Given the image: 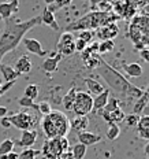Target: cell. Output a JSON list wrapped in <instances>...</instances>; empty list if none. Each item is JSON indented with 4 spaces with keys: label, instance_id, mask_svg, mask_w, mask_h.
<instances>
[{
    "label": "cell",
    "instance_id": "6da1fadb",
    "mask_svg": "<svg viewBox=\"0 0 149 159\" xmlns=\"http://www.w3.org/2000/svg\"><path fill=\"white\" fill-rule=\"evenodd\" d=\"M41 25V16H33L28 21H14L6 19L4 30L0 34V59L8 52L14 51L25 39V34L34 26Z\"/></svg>",
    "mask_w": 149,
    "mask_h": 159
},
{
    "label": "cell",
    "instance_id": "7a4b0ae2",
    "mask_svg": "<svg viewBox=\"0 0 149 159\" xmlns=\"http://www.w3.org/2000/svg\"><path fill=\"white\" fill-rule=\"evenodd\" d=\"M97 71L101 75V78L107 82L110 87V91L123 99H133V100H138L142 96V89L133 85L127 78H125L123 74H121L118 70H115L111 65H108L103 58H100L97 66Z\"/></svg>",
    "mask_w": 149,
    "mask_h": 159
},
{
    "label": "cell",
    "instance_id": "3957f363",
    "mask_svg": "<svg viewBox=\"0 0 149 159\" xmlns=\"http://www.w3.org/2000/svg\"><path fill=\"white\" fill-rule=\"evenodd\" d=\"M119 16L114 11L103 12V11H90L86 15L81 16L75 22H72L66 28V32H82V30H96L108 24H115Z\"/></svg>",
    "mask_w": 149,
    "mask_h": 159
},
{
    "label": "cell",
    "instance_id": "277c9868",
    "mask_svg": "<svg viewBox=\"0 0 149 159\" xmlns=\"http://www.w3.org/2000/svg\"><path fill=\"white\" fill-rule=\"evenodd\" d=\"M129 36L137 49H142L144 45H149V15H134L129 29Z\"/></svg>",
    "mask_w": 149,
    "mask_h": 159
},
{
    "label": "cell",
    "instance_id": "5b68a950",
    "mask_svg": "<svg viewBox=\"0 0 149 159\" xmlns=\"http://www.w3.org/2000/svg\"><path fill=\"white\" fill-rule=\"evenodd\" d=\"M92 108H93V96L85 91H77L71 111L77 117H86L92 112Z\"/></svg>",
    "mask_w": 149,
    "mask_h": 159
},
{
    "label": "cell",
    "instance_id": "8992f818",
    "mask_svg": "<svg viewBox=\"0 0 149 159\" xmlns=\"http://www.w3.org/2000/svg\"><path fill=\"white\" fill-rule=\"evenodd\" d=\"M67 150H68L67 139L55 137V139H51V140H47V143H44L42 152H44V157L47 159H58Z\"/></svg>",
    "mask_w": 149,
    "mask_h": 159
},
{
    "label": "cell",
    "instance_id": "52a82bcc",
    "mask_svg": "<svg viewBox=\"0 0 149 159\" xmlns=\"http://www.w3.org/2000/svg\"><path fill=\"white\" fill-rule=\"evenodd\" d=\"M11 126H15L19 130H32L37 124V118L32 115L29 111H19L16 114L8 115Z\"/></svg>",
    "mask_w": 149,
    "mask_h": 159
},
{
    "label": "cell",
    "instance_id": "ba28073f",
    "mask_svg": "<svg viewBox=\"0 0 149 159\" xmlns=\"http://www.w3.org/2000/svg\"><path fill=\"white\" fill-rule=\"evenodd\" d=\"M48 117L51 118L52 124H54L58 137H66L70 130V121H68L67 115H64L62 111L52 110L51 114H48Z\"/></svg>",
    "mask_w": 149,
    "mask_h": 159
},
{
    "label": "cell",
    "instance_id": "9c48e42d",
    "mask_svg": "<svg viewBox=\"0 0 149 159\" xmlns=\"http://www.w3.org/2000/svg\"><path fill=\"white\" fill-rule=\"evenodd\" d=\"M74 34L71 32H66L60 34L58 41V54L62 56H70L75 52V44H74Z\"/></svg>",
    "mask_w": 149,
    "mask_h": 159
},
{
    "label": "cell",
    "instance_id": "30bf717a",
    "mask_svg": "<svg viewBox=\"0 0 149 159\" xmlns=\"http://www.w3.org/2000/svg\"><path fill=\"white\" fill-rule=\"evenodd\" d=\"M119 34V28L116 24H108L104 25L101 28L96 29L94 36L97 37L100 41H105V40H114Z\"/></svg>",
    "mask_w": 149,
    "mask_h": 159
},
{
    "label": "cell",
    "instance_id": "8fae6325",
    "mask_svg": "<svg viewBox=\"0 0 149 159\" xmlns=\"http://www.w3.org/2000/svg\"><path fill=\"white\" fill-rule=\"evenodd\" d=\"M19 10V2L18 0H6L4 3L0 4V18L10 19L12 16V14L18 12Z\"/></svg>",
    "mask_w": 149,
    "mask_h": 159
},
{
    "label": "cell",
    "instance_id": "7c38bea8",
    "mask_svg": "<svg viewBox=\"0 0 149 159\" xmlns=\"http://www.w3.org/2000/svg\"><path fill=\"white\" fill-rule=\"evenodd\" d=\"M22 41H24L25 48L28 49V51L30 52V54L37 55V56H40V58H45V55H47V51H45V49L42 48L41 43H40L38 40L25 37L24 40H22Z\"/></svg>",
    "mask_w": 149,
    "mask_h": 159
},
{
    "label": "cell",
    "instance_id": "4fadbf2b",
    "mask_svg": "<svg viewBox=\"0 0 149 159\" xmlns=\"http://www.w3.org/2000/svg\"><path fill=\"white\" fill-rule=\"evenodd\" d=\"M37 132H36V129H32V130H22V134H21V139L19 140H16L15 143L16 145H19V147L22 148H30L33 144L36 143V140H37Z\"/></svg>",
    "mask_w": 149,
    "mask_h": 159
},
{
    "label": "cell",
    "instance_id": "5bb4252c",
    "mask_svg": "<svg viewBox=\"0 0 149 159\" xmlns=\"http://www.w3.org/2000/svg\"><path fill=\"white\" fill-rule=\"evenodd\" d=\"M100 140H101V136L97 134V133H94V132L85 130V132H81V133H78V143L84 144L85 147L97 144Z\"/></svg>",
    "mask_w": 149,
    "mask_h": 159
},
{
    "label": "cell",
    "instance_id": "9a60e30c",
    "mask_svg": "<svg viewBox=\"0 0 149 159\" xmlns=\"http://www.w3.org/2000/svg\"><path fill=\"white\" fill-rule=\"evenodd\" d=\"M110 95H111L110 89H104L100 95L94 96V98H93V108H92V112H100L103 108L105 107V104H107L108 99H110Z\"/></svg>",
    "mask_w": 149,
    "mask_h": 159
},
{
    "label": "cell",
    "instance_id": "2e32d148",
    "mask_svg": "<svg viewBox=\"0 0 149 159\" xmlns=\"http://www.w3.org/2000/svg\"><path fill=\"white\" fill-rule=\"evenodd\" d=\"M14 69H15V71L18 73L19 75L21 74H28V73L32 71V61L29 59V56L22 55L21 58L15 62Z\"/></svg>",
    "mask_w": 149,
    "mask_h": 159
},
{
    "label": "cell",
    "instance_id": "e0dca14e",
    "mask_svg": "<svg viewBox=\"0 0 149 159\" xmlns=\"http://www.w3.org/2000/svg\"><path fill=\"white\" fill-rule=\"evenodd\" d=\"M103 118L105 119L107 124H119V122H123V118H125V112L121 107L116 108V110L111 111V112H101Z\"/></svg>",
    "mask_w": 149,
    "mask_h": 159
},
{
    "label": "cell",
    "instance_id": "ac0fdd59",
    "mask_svg": "<svg viewBox=\"0 0 149 159\" xmlns=\"http://www.w3.org/2000/svg\"><path fill=\"white\" fill-rule=\"evenodd\" d=\"M137 132L138 136L144 140L149 141V115H142L140 117V121L137 124Z\"/></svg>",
    "mask_w": 149,
    "mask_h": 159
},
{
    "label": "cell",
    "instance_id": "d6986e66",
    "mask_svg": "<svg viewBox=\"0 0 149 159\" xmlns=\"http://www.w3.org/2000/svg\"><path fill=\"white\" fill-rule=\"evenodd\" d=\"M41 128H42V132H44L45 137H47L48 140L58 137L56 130H55V126H54V124H52L51 118H49L48 115H44V118L41 119Z\"/></svg>",
    "mask_w": 149,
    "mask_h": 159
},
{
    "label": "cell",
    "instance_id": "ffe728a7",
    "mask_svg": "<svg viewBox=\"0 0 149 159\" xmlns=\"http://www.w3.org/2000/svg\"><path fill=\"white\" fill-rule=\"evenodd\" d=\"M62 61V55L60 54H52V56H49L44 61V63H42V69H44L47 73H54L56 71V69H58V65L59 62Z\"/></svg>",
    "mask_w": 149,
    "mask_h": 159
},
{
    "label": "cell",
    "instance_id": "44dd1931",
    "mask_svg": "<svg viewBox=\"0 0 149 159\" xmlns=\"http://www.w3.org/2000/svg\"><path fill=\"white\" fill-rule=\"evenodd\" d=\"M0 74L3 75L6 82H11V81H16V78L19 77V74L15 71V69L10 65H4L0 63Z\"/></svg>",
    "mask_w": 149,
    "mask_h": 159
},
{
    "label": "cell",
    "instance_id": "7402d4cb",
    "mask_svg": "<svg viewBox=\"0 0 149 159\" xmlns=\"http://www.w3.org/2000/svg\"><path fill=\"white\" fill-rule=\"evenodd\" d=\"M40 16H41V25H47L49 28L54 29V30H59L58 21H56V18H55V15L52 11H49L48 8H45Z\"/></svg>",
    "mask_w": 149,
    "mask_h": 159
},
{
    "label": "cell",
    "instance_id": "603a6c76",
    "mask_svg": "<svg viewBox=\"0 0 149 159\" xmlns=\"http://www.w3.org/2000/svg\"><path fill=\"white\" fill-rule=\"evenodd\" d=\"M148 103H149V84H148L147 89L142 92V96H141V98L138 99V100H135L134 107H133V112H134V114H138V115H140V112L144 110L145 107H147Z\"/></svg>",
    "mask_w": 149,
    "mask_h": 159
},
{
    "label": "cell",
    "instance_id": "cb8c5ba5",
    "mask_svg": "<svg viewBox=\"0 0 149 159\" xmlns=\"http://www.w3.org/2000/svg\"><path fill=\"white\" fill-rule=\"evenodd\" d=\"M88 124H89V121H88L86 117H77V115H75V117L70 121V128L72 130L77 132V133H81V132L86 130Z\"/></svg>",
    "mask_w": 149,
    "mask_h": 159
},
{
    "label": "cell",
    "instance_id": "d4e9b609",
    "mask_svg": "<svg viewBox=\"0 0 149 159\" xmlns=\"http://www.w3.org/2000/svg\"><path fill=\"white\" fill-rule=\"evenodd\" d=\"M123 70H125L126 74L131 78L141 77L142 73H144V69H142L141 65H138V63H126L123 66Z\"/></svg>",
    "mask_w": 149,
    "mask_h": 159
},
{
    "label": "cell",
    "instance_id": "484cf974",
    "mask_svg": "<svg viewBox=\"0 0 149 159\" xmlns=\"http://www.w3.org/2000/svg\"><path fill=\"white\" fill-rule=\"evenodd\" d=\"M85 84H86V87L89 89L88 93L90 96L92 95L97 96V95H100L101 92L104 91V87H103L99 81H96V80H93V78H85Z\"/></svg>",
    "mask_w": 149,
    "mask_h": 159
},
{
    "label": "cell",
    "instance_id": "4316f807",
    "mask_svg": "<svg viewBox=\"0 0 149 159\" xmlns=\"http://www.w3.org/2000/svg\"><path fill=\"white\" fill-rule=\"evenodd\" d=\"M75 93H77V89H75V88H70L67 93L63 96L62 103H63V107H64L67 111H71L72 110V104H74Z\"/></svg>",
    "mask_w": 149,
    "mask_h": 159
},
{
    "label": "cell",
    "instance_id": "83f0119b",
    "mask_svg": "<svg viewBox=\"0 0 149 159\" xmlns=\"http://www.w3.org/2000/svg\"><path fill=\"white\" fill-rule=\"evenodd\" d=\"M14 145L15 143L11 140V139H6L0 143V155H7L10 152L14 151Z\"/></svg>",
    "mask_w": 149,
    "mask_h": 159
},
{
    "label": "cell",
    "instance_id": "f1b7e54d",
    "mask_svg": "<svg viewBox=\"0 0 149 159\" xmlns=\"http://www.w3.org/2000/svg\"><path fill=\"white\" fill-rule=\"evenodd\" d=\"M72 159H84V157L86 155V147L81 143H77L72 147Z\"/></svg>",
    "mask_w": 149,
    "mask_h": 159
},
{
    "label": "cell",
    "instance_id": "f546056e",
    "mask_svg": "<svg viewBox=\"0 0 149 159\" xmlns=\"http://www.w3.org/2000/svg\"><path fill=\"white\" fill-rule=\"evenodd\" d=\"M24 96L30 100H36L38 96V87L34 84H29L28 87L25 88V92H24Z\"/></svg>",
    "mask_w": 149,
    "mask_h": 159
},
{
    "label": "cell",
    "instance_id": "4dcf8cb0",
    "mask_svg": "<svg viewBox=\"0 0 149 159\" xmlns=\"http://www.w3.org/2000/svg\"><path fill=\"white\" fill-rule=\"evenodd\" d=\"M114 49V40H105V41H100L99 43L97 51L99 54H107V52H111Z\"/></svg>",
    "mask_w": 149,
    "mask_h": 159
},
{
    "label": "cell",
    "instance_id": "1f68e13d",
    "mask_svg": "<svg viewBox=\"0 0 149 159\" xmlns=\"http://www.w3.org/2000/svg\"><path fill=\"white\" fill-rule=\"evenodd\" d=\"M121 134V129L116 124H108V130H107V139L108 140H116Z\"/></svg>",
    "mask_w": 149,
    "mask_h": 159
},
{
    "label": "cell",
    "instance_id": "d6a6232c",
    "mask_svg": "<svg viewBox=\"0 0 149 159\" xmlns=\"http://www.w3.org/2000/svg\"><path fill=\"white\" fill-rule=\"evenodd\" d=\"M138 121H140V115L134 114V112H130V114L125 115V118H123V122L129 128H135L138 124Z\"/></svg>",
    "mask_w": 149,
    "mask_h": 159
},
{
    "label": "cell",
    "instance_id": "836d02e7",
    "mask_svg": "<svg viewBox=\"0 0 149 159\" xmlns=\"http://www.w3.org/2000/svg\"><path fill=\"white\" fill-rule=\"evenodd\" d=\"M121 107V104H119V100L116 98H110L107 102V104H105V107L101 110V112H111L114 110H116V108Z\"/></svg>",
    "mask_w": 149,
    "mask_h": 159
},
{
    "label": "cell",
    "instance_id": "e575fe53",
    "mask_svg": "<svg viewBox=\"0 0 149 159\" xmlns=\"http://www.w3.org/2000/svg\"><path fill=\"white\" fill-rule=\"evenodd\" d=\"M18 103H19V106H22L24 108H34V110L38 111V104L36 103L34 100H30V99L25 98V96H22V98L19 99Z\"/></svg>",
    "mask_w": 149,
    "mask_h": 159
},
{
    "label": "cell",
    "instance_id": "d590c367",
    "mask_svg": "<svg viewBox=\"0 0 149 159\" xmlns=\"http://www.w3.org/2000/svg\"><path fill=\"white\" fill-rule=\"evenodd\" d=\"M40 151L33 150V148H25L24 151L19 154V159H36Z\"/></svg>",
    "mask_w": 149,
    "mask_h": 159
},
{
    "label": "cell",
    "instance_id": "8d00e7d4",
    "mask_svg": "<svg viewBox=\"0 0 149 159\" xmlns=\"http://www.w3.org/2000/svg\"><path fill=\"white\" fill-rule=\"evenodd\" d=\"M94 37H96V36H94V30H82V32L78 33V39L84 40V41L88 43V44H89V43H90Z\"/></svg>",
    "mask_w": 149,
    "mask_h": 159
},
{
    "label": "cell",
    "instance_id": "74e56055",
    "mask_svg": "<svg viewBox=\"0 0 149 159\" xmlns=\"http://www.w3.org/2000/svg\"><path fill=\"white\" fill-rule=\"evenodd\" d=\"M72 0H55V3L51 6V7H48L49 11H54V10H59V8H63L66 7V6H68Z\"/></svg>",
    "mask_w": 149,
    "mask_h": 159
},
{
    "label": "cell",
    "instance_id": "f35d334b",
    "mask_svg": "<svg viewBox=\"0 0 149 159\" xmlns=\"http://www.w3.org/2000/svg\"><path fill=\"white\" fill-rule=\"evenodd\" d=\"M51 111H52V107L48 102L44 100V102H41V103H38V112L40 114L48 115V114H51Z\"/></svg>",
    "mask_w": 149,
    "mask_h": 159
},
{
    "label": "cell",
    "instance_id": "ab89813d",
    "mask_svg": "<svg viewBox=\"0 0 149 159\" xmlns=\"http://www.w3.org/2000/svg\"><path fill=\"white\" fill-rule=\"evenodd\" d=\"M74 44H75V51H78V52H84L85 49H86L88 47V43H85L84 40H81V39H77V40H74Z\"/></svg>",
    "mask_w": 149,
    "mask_h": 159
},
{
    "label": "cell",
    "instance_id": "60d3db41",
    "mask_svg": "<svg viewBox=\"0 0 149 159\" xmlns=\"http://www.w3.org/2000/svg\"><path fill=\"white\" fill-rule=\"evenodd\" d=\"M15 84V81H11V82H4V84H2V87H0V92H2V95H4L6 92L8 91L10 88H12V85Z\"/></svg>",
    "mask_w": 149,
    "mask_h": 159
},
{
    "label": "cell",
    "instance_id": "b9f144b4",
    "mask_svg": "<svg viewBox=\"0 0 149 159\" xmlns=\"http://www.w3.org/2000/svg\"><path fill=\"white\" fill-rule=\"evenodd\" d=\"M140 56H141V59H144L145 62H148L149 63V49L148 48L140 49Z\"/></svg>",
    "mask_w": 149,
    "mask_h": 159
},
{
    "label": "cell",
    "instance_id": "7bdbcfd3",
    "mask_svg": "<svg viewBox=\"0 0 149 159\" xmlns=\"http://www.w3.org/2000/svg\"><path fill=\"white\" fill-rule=\"evenodd\" d=\"M0 119H2V122H0V125H2L3 128H6V129L11 128V122H10L8 117H3V118H0Z\"/></svg>",
    "mask_w": 149,
    "mask_h": 159
},
{
    "label": "cell",
    "instance_id": "ee69618b",
    "mask_svg": "<svg viewBox=\"0 0 149 159\" xmlns=\"http://www.w3.org/2000/svg\"><path fill=\"white\" fill-rule=\"evenodd\" d=\"M7 114H8V110L4 107V106H0V118H3V117H7Z\"/></svg>",
    "mask_w": 149,
    "mask_h": 159
},
{
    "label": "cell",
    "instance_id": "f6af8a7d",
    "mask_svg": "<svg viewBox=\"0 0 149 159\" xmlns=\"http://www.w3.org/2000/svg\"><path fill=\"white\" fill-rule=\"evenodd\" d=\"M7 159H19V154H15L14 151L7 154Z\"/></svg>",
    "mask_w": 149,
    "mask_h": 159
},
{
    "label": "cell",
    "instance_id": "bcb514c9",
    "mask_svg": "<svg viewBox=\"0 0 149 159\" xmlns=\"http://www.w3.org/2000/svg\"><path fill=\"white\" fill-rule=\"evenodd\" d=\"M105 2H108V3H110V4L112 6V7H114L115 4H118V3H121V2H123V0H105Z\"/></svg>",
    "mask_w": 149,
    "mask_h": 159
},
{
    "label": "cell",
    "instance_id": "7dc6e473",
    "mask_svg": "<svg viewBox=\"0 0 149 159\" xmlns=\"http://www.w3.org/2000/svg\"><path fill=\"white\" fill-rule=\"evenodd\" d=\"M144 152H145V155H147V157H149V141H148V144L145 145V148H144Z\"/></svg>",
    "mask_w": 149,
    "mask_h": 159
},
{
    "label": "cell",
    "instance_id": "c3c4849f",
    "mask_svg": "<svg viewBox=\"0 0 149 159\" xmlns=\"http://www.w3.org/2000/svg\"><path fill=\"white\" fill-rule=\"evenodd\" d=\"M101 2H103V0H90V3H92V4H93V6H97V4H100Z\"/></svg>",
    "mask_w": 149,
    "mask_h": 159
},
{
    "label": "cell",
    "instance_id": "681fc988",
    "mask_svg": "<svg viewBox=\"0 0 149 159\" xmlns=\"http://www.w3.org/2000/svg\"><path fill=\"white\" fill-rule=\"evenodd\" d=\"M144 14H147V15H149V4H147V6H145V7H144Z\"/></svg>",
    "mask_w": 149,
    "mask_h": 159
},
{
    "label": "cell",
    "instance_id": "f907efd6",
    "mask_svg": "<svg viewBox=\"0 0 149 159\" xmlns=\"http://www.w3.org/2000/svg\"><path fill=\"white\" fill-rule=\"evenodd\" d=\"M45 2V4H48V6H52L55 3V0H44Z\"/></svg>",
    "mask_w": 149,
    "mask_h": 159
},
{
    "label": "cell",
    "instance_id": "816d5d0a",
    "mask_svg": "<svg viewBox=\"0 0 149 159\" xmlns=\"http://www.w3.org/2000/svg\"><path fill=\"white\" fill-rule=\"evenodd\" d=\"M142 2H145V3H148V4H149V0H142Z\"/></svg>",
    "mask_w": 149,
    "mask_h": 159
},
{
    "label": "cell",
    "instance_id": "f5cc1de1",
    "mask_svg": "<svg viewBox=\"0 0 149 159\" xmlns=\"http://www.w3.org/2000/svg\"><path fill=\"white\" fill-rule=\"evenodd\" d=\"M0 61H2V59H0Z\"/></svg>",
    "mask_w": 149,
    "mask_h": 159
},
{
    "label": "cell",
    "instance_id": "db71d44e",
    "mask_svg": "<svg viewBox=\"0 0 149 159\" xmlns=\"http://www.w3.org/2000/svg\"><path fill=\"white\" fill-rule=\"evenodd\" d=\"M148 104H149V103H148Z\"/></svg>",
    "mask_w": 149,
    "mask_h": 159
}]
</instances>
